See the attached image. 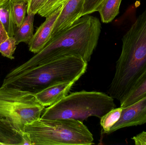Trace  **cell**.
Masks as SVG:
<instances>
[{
    "label": "cell",
    "instance_id": "cell-1",
    "mask_svg": "<svg viewBox=\"0 0 146 145\" xmlns=\"http://www.w3.org/2000/svg\"><path fill=\"white\" fill-rule=\"evenodd\" d=\"M101 25L98 18L82 16L70 27L50 39L45 47L31 58L18 66L34 67L66 56H79L88 63L98 45Z\"/></svg>",
    "mask_w": 146,
    "mask_h": 145
},
{
    "label": "cell",
    "instance_id": "cell-2",
    "mask_svg": "<svg viewBox=\"0 0 146 145\" xmlns=\"http://www.w3.org/2000/svg\"><path fill=\"white\" fill-rule=\"evenodd\" d=\"M88 63L79 56H66L34 67L14 68L1 87L19 89L36 94L60 83L77 81L86 71Z\"/></svg>",
    "mask_w": 146,
    "mask_h": 145
},
{
    "label": "cell",
    "instance_id": "cell-3",
    "mask_svg": "<svg viewBox=\"0 0 146 145\" xmlns=\"http://www.w3.org/2000/svg\"><path fill=\"white\" fill-rule=\"evenodd\" d=\"M146 70V8L123 37L109 95L120 101Z\"/></svg>",
    "mask_w": 146,
    "mask_h": 145
},
{
    "label": "cell",
    "instance_id": "cell-4",
    "mask_svg": "<svg viewBox=\"0 0 146 145\" xmlns=\"http://www.w3.org/2000/svg\"><path fill=\"white\" fill-rule=\"evenodd\" d=\"M116 107L114 99L109 94L83 90L68 94L59 102L44 109L41 118L72 119L82 122L91 116L100 119Z\"/></svg>",
    "mask_w": 146,
    "mask_h": 145
},
{
    "label": "cell",
    "instance_id": "cell-5",
    "mask_svg": "<svg viewBox=\"0 0 146 145\" xmlns=\"http://www.w3.org/2000/svg\"><path fill=\"white\" fill-rule=\"evenodd\" d=\"M32 145H91L93 135L82 122L72 119L46 120L40 118L25 125Z\"/></svg>",
    "mask_w": 146,
    "mask_h": 145
},
{
    "label": "cell",
    "instance_id": "cell-6",
    "mask_svg": "<svg viewBox=\"0 0 146 145\" xmlns=\"http://www.w3.org/2000/svg\"><path fill=\"white\" fill-rule=\"evenodd\" d=\"M44 109L34 94L15 88L0 87V119L25 129V125L41 118Z\"/></svg>",
    "mask_w": 146,
    "mask_h": 145
},
{
    "label": "cell",
    "instance_id": "cell-7",
    "mask_svg": "<svg viewBox=\"0 0 146 145\" xmlns=\"http://www.w3.org/2000/svg\"><path fill=\"white\" fill-rule=\"evenodd\" d=\"M146 123V97L133 104L123 108L119 121L112 127L107 135L121 129L142 125Z\"/></svg>",
    "mask_w": 146,
    "mask_h": 145
},
{
    "label": "cell",
    "instance_id": "cell-8",
    "mask_svg": "<svg viewBox=\"0 0 146 145\" xmlns=\"http://www.w3.org/2000/svg\"><path fill=\"white\" fill-rule=\"evenodd\" d=\"M65 5H62L47 16L44 22L38 28L28 43L31 52L36 54L39 52L49 41L55 24Z\"/></svg>",
    "mask_w": 146,
    "mask_h": 145
},
{
    "label": "cell",
    "instance_id": "cell-9",
    "mask_svg": "<svg viewBox=\"0 0 146 145\" xmlns=\"http://www.w3.org/2000/svg\"><path fill=\"white\" fill-rule=\"evenodd\" d=\"M85 1L68 0L67 2L56 22L50 39L69 28L82 16Z\"/></svg>",
    "mask_w": 146,
    "mask_h": 145
},
{
    "label": "cell",
    "instance_id": "cell-10",
    "mask_svg": "<svg viewBox=\"0 0 146 145\" xmlns=\"http://www.w3.org/2000/svg\"><path fill=\"white\" fill-rule=\"evenodd\" d=\"M0 145H32V143L24 129L0 119Z\"/></svg>",
    "mask_w": 146,
    "mask_h": 145
},
{
    "label": "cell",
    "instance_id": "cell-11",
    "mask_svg": "<svg viewBox=\"0 0 146 145\" xmlns=\"http://www.w3.org/2000/svg\"><path fill=\"white\" fill-rule=\"evenodd\" d=\"M76 82L69 81L54 84L37 93L35 97L44 107L51 106L67 96Z\"/></svg>",
    "mask_w": 146,
    "mask_h": 145
},
{
    "label": "cell",
    "instance_id": "cell-12",
    "mask_svg": "<svg viewBox=\"0 0 146 145\" xmlns=\"http://www.w3.org/2000/svg\"><path fill=\"white\" fill-rule=\"evenodd\" d=\"M146 97V70L135 83L128 93L120 100L121 107L133 104Z\"/></svg>",
    "mask_w": 146,
    "mask_h": 145
},
{
    "label": "cell",
    "instance_id": "cell-13",
    "mask_svg": "<svg viewBox=\"0 0 146 145\" xmlns=\"http://www.w3.org/2000/svg\"><path fill=\"white\" fill-rule=\"evenodd\" d=\"M35 14H27L24 22L19 28H17L13 37L17 45L21 42L29 43L33 35V23Z\"/></svg>",
    "mask_w": 146,
    "mask_h": 145
},
{
    "label": "cell",
    "instance_id": "cell-14",
    "mask_svg": "<svg viewBox=\"0 0 146 145\" xmlns=\"http://www.w3.org/2000/svg\"><path fill=\"white\" fill-rule=\"evenodd\" d=\"M12 3L11 0H7L0 5V20L9 37H13L15 31L17 28L14 20Z\"/></svg>",
    "mask_w": 146,
    "mask_h": 145
},
{
    "label": "cell",
    "instance_id": "cell-15",
    "mask_svg": "<svg viewBox=\"0 0 146 145\" xmlns=\"http://www.w3.org/2000/svg\"><path fill=\"white\" fill-rule=\"evenodd\" d=\"M122 0H104L99 8L98 12L104 23L111 22L119 13Z\"/></svg>",
    "mask_w": 146,
    "mask_h": 145
},
{
    "label": "cell",
    "instance_id": "cell-16",
    "mask_svg": "<svg viewBox=\"0 0 146 145\" xmlns=\"http://www.w3.org/2000/svg\"><path fill=\"white\" fill-rule=\"evenodd\" d=\"M122 110L123 107H116L100 118V125L103 130V133L107 134L111 128L119 121Z\"/></svg>",
    "mask_w": 146,
    "mask_h": 145
},
{
    "label": "cell",
    "instance_id": "cell-17",
    "mask_svg": "<svg viewBox=\"0 0 146 145\" xmlns=\"http://www.w3.org/2000/svg\"><path fill=\"white\" fill-rule=\"evenodd\" d=\"M28 3L24 1L12 3V10L15 23L17 28L24 22L27 12Z\"/></svg>",
    "mask_w": 146,
    "mask_h": 145
},
{
    "label": "cell",
    "instance_id": "cell-18",
    "mask_svg": "<svg viewBox=\"0 0 146 145\" xmlns=\"http://www.w3.org/2000/svg\"><path fill=\"white\" fill-rule=\"evenodd\" d=\"M17 45L13 37H9L0 45V53L4 57L11 60L14 59L13 54Z\"/></svg>",
    "mask_w": 146,
    "mask_h": 145
},
{
    "label": "cell",
    "instance_id": "cell-19",
    "mask_svg": "<svg viewBox=\"0 0 146 145\" xmlns=\"http://www.w3.org/2000/svg\"><path fill=\"white\" fill-rule=\"evenodd\" d=\"M68 0H48L43 7L38 13L43 17L46 18L63 4H65Z\"/></svg>",
    "mask_w": 146,
    "mask_h": 145
},
{
    "label": "cell",
    "instance_id": "cell-20",
    "mask_svg": "<svg viewBox=\"0 0 146 145\" xmlns=\"http://www.w3.org/2000/svg\"><path fill=\"white\" fill-rule=\"evenodd\" d=\"M104 0H86L83 7L82 16L98 11L99 8Z\"/></svg>",
    "mask_w": 146,
    "mask_h": 145
},
{
    "label": "cell",
    "instance_id": "cell-21",
    "mask_svg": "<svg viewBox=\"0 0 146 145\" xmlns=\"http://www.w3.org/2000/svg\"><path fill=\"white\" fill-rule=\"evenodd\" d=\"M48 0H29L27 7V14L38 13Z\"/></svg>",
    "mask_w": 146,
    "mask_h": 145
},
{
    "label": "cell",
    "instance_id": "cell-22",
    "mask_svg": "<svg viewBox=\"0 0 146 145\" xmlns=\"http://www.w3.org/2000/svg\"><path fill=\"white\" fill-rule=\"evenodd\" d=\"M135 145H146V132L143 131L131 138Z\"/></svg>",
    "mask_w": 146,
    "mask_h": 145
},
{
    "label": "cell",
    "instance_id": "cell-23",
    "mask_svg": "<svg viewBox=\"0 0 146 145\" xmlns=\"http://www.w3.org/2000/svg\"><path fill=\"white\" fill-rule=\"evenodd\" d=\"M9 37L2 23L0 20V45Z\"/></svg>",
    "mask_w": 146,
    "mask_h": 145
},
{
    "label": "cell",
    "instance_id": "cell-24",
    "mask_svg": "<svg viewBox=\"0 0 146 145\" xmlns=\"http://www.w3.org/2000/svg\"><path fill=\"white\" fill-rule=\"evenodd\" d=\"M12 2H15L24 1L27 3H28L29 0H11Z\"/></svg>",
    "mask_w": 146,
    "mask_h": 145
},
{
    "label": "cell",
    "instance_id": "cell-25",
    "mask_svg": "<svg viewBox=\"0 0 146 145\" xmlns=\"http://www.w3.org/2000/svg\"><path fill=\"white\" fill-rule=\"evenodd\" d=\"M7 1V0H0V5L4 3L5 2Z\"/></svg>",
    "mask_w": 146,
    "mask_h": 145
}]
</instances>
